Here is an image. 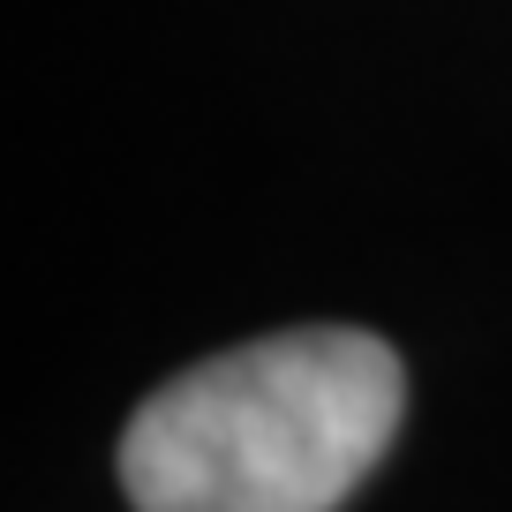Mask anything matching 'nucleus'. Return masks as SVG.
Returning <instances> with one entry per match:
<instances>
[{"instance_id": "1", "label": "nucleus", "mask_w": 512, "mask_h": 512, "mask_svg": "<svg viewBox=\"0 0 512 512\" xmlns=\"http://www.w3.org/2000/svg\"><path fill=\"white\" fill-rule=\"evenodd\" d=\"M407 407L400 354L354 324H294L159 384L121 430L136 512H339Z\"/></svg>"}]
</instances>
